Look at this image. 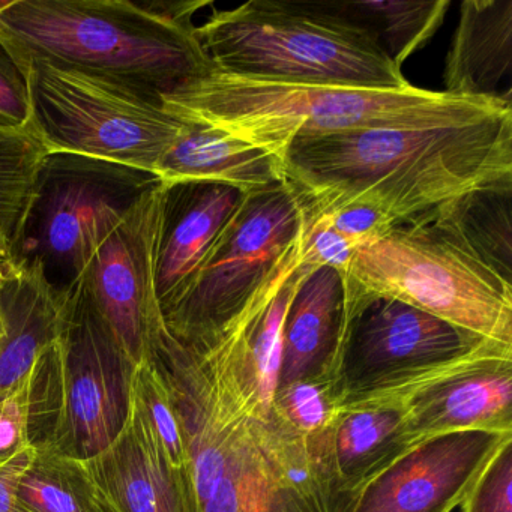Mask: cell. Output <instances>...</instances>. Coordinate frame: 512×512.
<instances>
[{
    "label": "cell",
    "mask_w": 512,
    "mask_h": 512,
    "mask_svg": "<svg viewBox=\"0 0 512 512\" xmlns=\"http://www.w3.org/2000/svg\"><path fill=\"white\" fill-rule=\"evenodd\" d=\"M281 167L311 211L367 202L398 226L473 191L512 185V113L295 139Z\"/></svg>",
    "instance_id": "6da1fadb"
},
{
    "label": "cell",
    "mask_w": 512,
    "mask_h": 512,
    "mask_svg": "<svg viewBox=\"0 0 512 512\" xmlns=\"http://www.w3.org/2000/svg\"><path fill=\"white\" fill-rule=\"evenodd\" d=\"M182 122H200L280 160L295 139L377 128L469 124L512 113V104L455 97L409 85L401 89L293 85L211 70L160 95Z\"/></svg>",
    "instance_id": "7a4b0ae2"
},
{
    "label": "cell",
    "mask_w": 512,
    "mask_h": 512,
    "mask_svg": "<svg viewBox=\"0 0 512 512\" xmlns=\"http://www.w3.org/2000/svg\"><path fill=\"white\" fill-rule=\"evenodd\" d=\"M209 2L13 0L0 44L25 74L32 62L79 71L148 97L214 70L194 16Z\"/></svg>",
    "instance_id": "3957f363"
},
{
    "label": "cell",
    "mask_w": 512,
    "mask_h": 512,
    "mask_svg": "<svg viewBox=\"0 0 512 512\" xmlns=\"http://www.w3.org/2000/svg\"><path fill=\"white\" fill-rule=\"evenodd\" d=\"M197 37L214 70L293 85L409 86L376 35L326 4L250 0L215 10Z\"/></svg>",
    "instance_id": "277c9868"
},
{
    "label": "cell",
    "mask_w": 512,
    "mask_h": 512,
    "mask_svg": "<svg viewBox=\"0 0 512 512\" xmlns=\"http://www.w3.org/2000/svg\"><path fill=\"white\" fill-rule=\"evenodd\" d=\"M346 305L392 298L479 337L512 346V283L488 265L439 209L356 247Z\"/></svg>",
    "instance_id": "5b68a950"
},
{
    "label": "cell",
    "mask_w": 512,
    "mask_h": 512,
    "mask_svg": "<svg viewBox=\"0 0 512 512\" xmlns=\"http://www.w3.org/2000/svg\"><path fill=\"white\" fill-rule=\"evenodd\" d=\"M310 208L286 178L245 194L187 289L163 310L182 346H206L301 263Z\"/></svg>",
    "instance_id": "8992f818"
},
{
    "label": "cell",
    "mask_w": 512,
    "mask_h": 512,
    "mask_svg": "<svg viewBox=\"0 0 512 512\" xmlns=\"http://www.w3.org/2000/svg\"><path fill=\"white\" fill-rule=\"evenodd\" d=\"M158 182L154 173L122 164L47 154L10 254L40 266L55 289L70 292L98 245Z\"/></svg>",
    "instance_id": "52a82bcc"
},
{
    "label": "cell",
    "mask_w": 512,
    "mask_h": 512,
    "mask_svg": "<svg viewBox=\"0 0 512 512\" xmlns=\"http://www.w3.org/2000/svg\"><path fill=\"white\" fill-rule=\"evenodd\" d=\"M512 346L479 337L392 298L346 305L340 347L329 374L337 409L400 400L478 356Z\"/></svg>",
    "instance_id": "ba28073f"
},
{
    "label": "cell",
    "mask_w": 512,
    "mask_h": 512,
    "mask_svg": "<svg viewBox=\"0 0 512 512\" xmlns=\"http://www.w3.org/2000/svg\"><path fill=\"white\" fill-rule=\"evenodd\" d=\"M25 76L29 131L49 154L83 155L155 175L184 128L161 98L110 80L44 62H32Z\"/></svg>",
    "instance_id": "9c48e42d"
},
{
    "label": "cell",
    "mask_w": 512,
    "mask_h": 512,
    "mask_svg": "<svg viewBox=\"0 0 512 512\" xmlns=\"http://www.w3.org/2000/svg\"><path fill=\"white\" fill-rule=\"evenodd\" d=\"M187 443L197 512H290L263 442V419L251 418L203 373L185 347L157 359Z\"/></svg>",
    "instance_id": "30bf717a"
},
{
    "label": "cell",
    "mask_w": 512,
    "mask_h": 512,
    "mask_svg": "<svg viewBox=\"0 0 512 512\" xmlns=\"http://www.w3.org/2000/svg\"><path fill=\"white\" fill-rule=\"evenodd\" d=\"M134 370L88 299L73 287L55 344L58 418L46 449L83 461L106 449L130 415Z\"/></svg>",
    "instance_id": "8fae6325"
},
{
    "label": "cell",
    "mask_w": 512,
    "mask_h": 512,
    "mask_svg": "<svg viewBox=\"0 0 512 512\" xmlns=\"http://www.w3.org/2000/svg\"><path fill=\"white\" fill-rule=\"evenodd\" d=\"M167 185L146 191L98 245L79 287L134 365L151 362L169 331L157 296Z\"/></svg>",
    "instance_id": "7c38bea8"
},
{
    "label": "cell",
    "mask_w": 512,
    "mask_h": 512,
    "mask_svg": "<svg viewBox=\"0 0 512 512\" xmlns=\"http://www.w3.org/2000/svg\"><path fill=\"white\" fill-rule=\"evenodd\" d=\"M511 433L454 431L410 446L362 485L346 512H452Z\"/></svg>",
    "instance_id": "4fadbf2b"
},
{
    "label": "cell",
    "mask_w": 512,
    "mask_h": 512,
    "mask_svg": "<svg viewBox=\"0 0 512 512\" xmlns=\"http://www.w3.org/2000/svg\"><path fill=\"white\" fill-rule=\"evenodd\" d=\"M413 445L454 431H512V349L478 356L400 398Z\"/></svg>",
    "instance_id": "5bb4252c"
},
{
    "label": "cell",
    "mask_w": 512,
    "mask_h": 512,
    "mask_svg": "<svg viewBox=\"0 0 512 512\" xmlns=\"http://www.w3.org/2000/svg\"><path fill=\"white\" fill-rule=\"evenodd\" d=\"M85 466L118 512H197L190 475L172 463L133 398L121 433Z\"/></svg>",
    "instance_id": "9a60e30c"
},
{
    "label": "cell",
    "mask_w": 512,
    "mask_h": 512,
    "mask_svg": "<svg viewBox=\"0 0 512 512\" xmlns=\"http://www.w3.org/2000/svg\"><path fill=\"white\" fill-rule=\"evenodd\" d=\"M305 442L341 512L362 485L413 446L401 400L341 407L325 430Z\"/></svg>",
    "instance_id": "2e32d148"
},
{
    "label": "cell",
    "mask_w": 512,
    "mask_h": 512,
    "mask_svg": "<svg viewBox=\"0 0 512 512\" xmlns=\"http://www.w3.org/2000/svg\"><path fill=\"white\" fill-rule=\"evenodd\" d=\"M244 197L227 185H167L157 262L161 313L187 289Z\"/></svg>",
    "instance_id": "e0dca14e"
},
{
    "label": "cell",
    "mask_w": 512,
    "mask_h": 512,
    "mask_svg": "<svg viewBox=\"0 0 512 512\" xmlns=\"http://www.w3.org/2000/svg\"><path fill=\"white\" fill-rule=\"evenodd\" d=\"M67 296L47 281L40 266L8 253L0 281V395L22 383L58 340Z\"/></svg>",
    "instance_id": "ac0fdd59"
},
{
    "label": "cell",
    "mask_w": 512,
    "mask_h": 512,
    "mask_svg": "<svg viewBox=\"0 0 512 512\" xmlns=\"http://www.w3.org/2000/svg\"><path fill=\"white\" fill-rule=\"evenodd\" d=\"M346 322L341 275L319 268L305 275L281 326L277 388L305 380H329Z\"/></svg>",
    "instance_id": "d6986e66"
},
{
    "label": "cell",
    "mask_w": 512,
    "mask_h": 512,
    "mask_svg": "<svg viewBox=\"0 0 512 512\" xmlns=\"http://www.w3.org/2000/svg\"><path fill=\"white\" fill-rule=\"evenodd\" d=\"M512 71V0L461 2L445 59L446 94L512 104L502 85Z\"/></svg>",
    "instance_id": "ffe728a7"
},
{
    "label": "cell",
    "mask_w": 512,
    "mask_h": 512,
    "mask_svg": "<svg viewBox=\"0 0 512 512\" xmlns=\"http://www.w3.org/2000/svg\"><path fill=\"white\" fill-rule=\"evenodd\" d=\"M155 175L167 185L206 182L244 194L265 190L284 179L280 160L200 122H184Z\"/></svg>",
    "instance_id": "44dd1931"
},
{
    "label": "cell",
    "mask_w": 512,
    "mask_h": 512,
    "mask_svg": "<svg viewBox=\"0 0 512 512\" xmlns=\"http://www.w3.org/2000/svg\"><path fill=\"white\" fill-rule=\"evenodd\" d=\"M329 4L338 13L370 29L398 70L434 37L451 7L449 0H365Z\"/></svg>",
    "instance_id": "7402d4cb"
},
{
    "label": "cell",
    "mask_w": 512,
    "mask_h": 512,
    "mask_svg": "<svg viewBox=\"0 0 512 512\" xmlns=\"http://www.w3.org/2000/svg\"><path fill=\"white\" fill-rule=\"evenodd\" d=\"M37 451L20 482L22 505L34 512H118L89 475L85 461L50 449Z\"/></svg>",
    "instance_id": "603a6c76"
},
{
    "label": "cell",
    "mask_w": 512,
    "mask_h": 512,
    "mask_svg": "<svg viewBox=\"0 0 512 512\" xmlns=\"http://www.w3.org/2000/svg\"><path fill=\"white\" fill-rule=\"evenodd\" d=\"M263 442L275 482L290 512H341L328 482L308 452L305 437L266 415Z\"/></svg>",
    "instance_id": "cb8c5ba5"
},
{
    "label": "cell",
    "mask_w": 512,
    "mask_h": 512,
    "mask_svg": "<svg viewBox=\"0 0 512 512\" xmlns=\"http://www.w3.org/2000/svg\"><path fill=\"white\" fill-rule=\"evenodd\" d=\"M439 212L488 265L511 281L512 185L473 191Z\"/></svg>",
    "instance_id": "d4e9b609"
},
{
    "label": "cell",
    "mask_w": 512,
    "mask_h": 512,
    "mask_svg": "<svg viewBox=\"0 0 512 512\" xmlns=\"http://www.w3.org/2000/svg\"><path fill=\"white\" fill-rule=\"evenodd\" d=\"M47 154L31 131H0V224L10 236V245Z\"/></svg>",
    "instance_id": "484cf974"
},
{
    "label": "cell",
    "mask_w": 512,
    "mask_h": 512,
    "mask_svg": "<svg viewBox=\"0 0 512 512\" xmlns=\"http://www.w3.org/2000/svg\"><path fill=\"white\" fill-rule=\"evenodd\" d=\"M131 398L148 419L172 463L190 475L187 443L178 409L163 374L154 362L137 365Z\"/></svg>",
    "instance_id": "4316f807"
},
{
    "label": "cell",
    "mask_w": 512,
    "mask_h": 512,
    "mask_svg": "<svg viewBox=\"0 0 512 512\" xmlns=\"http://www.w3.org/2000/svg\"><path fill=\"white\" fill-rule=\"evenodd\" d=\"M337 410L329 380H305L275 389L268 413L311 437L328 427Z\"/></svg>",
    "instance_id": "83f0119b"
},
{
    "label": "cell",
    "mask_w": 512,
    "mask_h": 512,
    "mask_svg": "<svg viewBox=\"0 0 512 512\" xmlns=\"http://www.w3.org/2000/svg\"><path fill=\"white\" fill-rule=\"evenodd\" d=\"M512 437L491 455L461 502V512H512Z\"/></svg>",
    "instance_id": "f1b7e54d"
},
{
    "label": "cell",
    "mask_w": 512,
    "mask_h": 512,
    "mask_svg": "<svg viewBox=\"0 0 512 512\" xmlns=\"http://www.w3.org/2000/svg\"><path fill=\"white\" fill-rule=\"evenodd\" d=\"M356 247L343 235L332 229L322 215L310 211V223L305 233L301 265L314 271L331 268L343 277L349 268Z\"/></svg>",
    "instance_id": "f546056e"
},
{
    "label": "cell",
    "mask_w": 512,
    "mask_h": 512,
    "mask_svg": "<svg viewBox=\"0 0 512 512\" xmlns=\"http://www.w3.org/2000/svg\"><path fill=\"white\" fill-rule=\"evenodd\" d=\"M32 371L19 385L0 395V466L31 445L29 410H31Z\"/></svg>",
    "instance_id": "4dcf8cb0"
},
{
    "label": "cell",
    "mask_w": 512,
    "mask_h": 512,
    "mask_svg": "<svg viewBox=\"0 0 512 512\" xmlns=\"http://www.w3.org/2000/svg\"><path fill=\"white\" fill-rule=\"evenodd\" d=\"M313 214L322 215L332 229L349 239L355 247L379 238L395 227L377 206L367 202L343 203Z\"/></svg>",
    "instance_id": "1f68e13d"
},
{
    "label": "cell",
    "mask_w": 512,
    "mask_h": 512,
    "mask_svg": "<svg viewBox=\"0 0 512 512\" xmlns=\"http://www.w3.org/2000/svg\"><path fill=\"white\" fill-rule=\"evenodd\" d=\"M28 80L0 44V131H29Z\"/></svg>",
    "instance_id": "d6a6232c"
},
{
    "label": "cell",
    "mask_w": 512,
    "mask_h": 512,
    "mask_svg": "<svg viewBox=\"0 0 512 512\" xmlns=\"http://www.w3.org/2000/svg\"><path fill=\"white\" fill-rule=\"evenodd\" d=\"M37 452V448L28 446L4 466H0V512H16L20 482L34 463Z\"/></svg>",
    "instance_id": "836d02e7"
},
{
    "label": "cell",
    "mask_w": 512,
    "mask_h": 512,
    "mask_svg": "<svg viewBox=\"0 0 512 512\" xmlns=\"http://www.w3.org/2000/svg\"><path fill=\"white\" fill-rule=\"evenodd\" d=\"M10 253V236L5 232L4 227L0 224V281L4 275V263ZM0 332H4V323H2V316H0Z\"/></svg>",
    "instance_id": "e575fe53"
},
{
    "label": "cell",
    "mask_w": 512,
    "mask_h": 512,
    "mask_svg": "<svg viewBox=\"0 0 512 512\" xmlns=\"http://www.w3.org/2000/svg\"><path fill=\"white\" fill-rule=\"evenodd\" d=\"M13 4V0H0V13L7 10L10 5Z\"/></svg>",
    "instance_id": "d590c367"
},
{
    "label": "cell",
    "mask_w": 512,
    "mask_h": 512,
    "mask_svg": "<svg viewBox=\"0 0 512 512\" xmlns=\"http://www.w3.org/2000/svg\"><path fill=\"white\" fill-rule=\"evenodd\" d=\"M16 512H34L32 509H29L28 506L22 505V503L19 502V505H17Z\"/></svg>",
    "instance_id": "8d00e7d4"
},
{
    "label": "cell",
    "mask_w": 512,
    "mask_h": 512,
    "mask_svg": "<svg viewBox=\"0 0 512 512\" xmlns=\"http://www.w3.org/2000/svg\"><path fill=\"white\" fill-rule=\"evenodd\" d=\"M2 335H4V332H0V340H2Z\"/></svg>",
    "instance_id": "74e56055"
}]
</instances>
